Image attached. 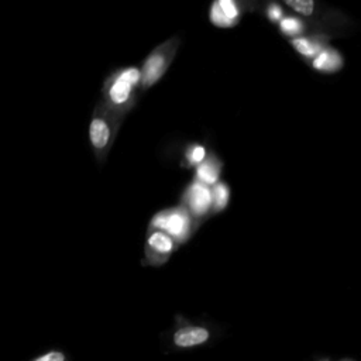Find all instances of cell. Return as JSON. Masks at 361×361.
Here are the masks:
<instances>
[{"label": "cell", "instance_id": "2e32d148", "mask_svg": "<svg viewBox=\"0 0 361 361\" xmlns=\"http://www.w3.org/2000/svg\"><path fill=\"white\" fill-rule=\"evenodd\" d=\"M206 158V148L203 145H193L188 152V161L192 165H199Z\"/></svg>", "mask_w": 361, "mask_h": 361}, {"label": "cell", "instance_id": "5bb4252c", "mask_svg": "<svg viewBox=\"0 0 361 361\" xmlns=\"http://www.w3.org/2000/svg\"><path fill=\"white\" fill-rule=\"evenodd\" d=\"M209 17H210V21L217 25V27H221V28H228V27H233L234 23H231L223 13L221 10L219 8L217 3L213 1L212 6H210V11H209Z\"/></svg>", "mask_w": 361, "mask_h": 361}, {"label": "cell", "instance_id": "277c9868", "mask_svg": "<svg viewBox=\"0 0 361 361\" xmlns=\"http://www.w3.org/2000/svg\"><path fill=\"white\" fill-rule=\"evenodd\" d=\"M186 203L189 213L193 216H204L212 209V190L207 185L195 180L186 192Z\"/></svg>", "mask_w": 361, "mask_h": 361}, {"label": "cell", "instance_id": "ba28073f", "mask_svg": "<svg viewBox=\"0 0 361 361\" xmlns=\"http://www.w3.org/2000/svg\"><path fill=\"white\" fill-rule=\"evenodd\" d=\"M343 58L341 55L331 48L322 49L314 58H313V66L314 69L320 72H336L341 68Z\"/></svg>", "mask_w": 361, "mask_h": 361}, {"label": "cell", "instance_id": "8992f818", "mask_svg": "<svg viewBox=\"0 0 361 361\" xmlns=\"http://www.w3.org/2000/svg\"><path fill=\"white\" fill-rule=\"evenodd\" d=\"M209 330L200 326H188L179 329L173 334V341L178 347L188 348V347H196L199 344H203L209 340Z\"/></svg>", "mask_w": 361, "mask_h": 361}, {"label": "cell", "instance_id": "ac0fdd59", "mask_svg": "<svg viewBox=\"0 0 361 361\" xmlns=\"http://www.w3.org/2000/svg\"><path fill=\"white\" fill-rule=\"evenodd\" d=\"M268 16H269V18H272V20H281V18H282V8H281L278 4H272V6L268 8Z\"/></svg>", "mask_w": 361, "mask_h": 361}, {"label": "cell", "instance_id": "6da1fadb", "mask_svg": "<svg viewBox=\"0 0 361 361\" xmlns=\"http://www.w3.org/2000/svg\"><path fill=\"white\" fill-rule=\"evenodd\" d=\"M190 216L183 207L168 209L154 216L151 227L166 233L175 240V243L185 241L190 234Z\"/></svg>", "mask_w": 361, "mask_h": 361}, {"label": "cell", "instance_id": "e0dca14e", "mask_svg": "<svg viewBox=\"0 0 361 361\" xmlns=\"http://www.w3.org/2000/svg\"><path fill=\"white\" fill-rule=\"evenodd\" d=\"M35 361H65V355L61 351H49L37 358Z\"/></svg>", "mask_w": 361, "mask_h": 361}, {"label": "cell", "instance_id": "5b68a950", "mask_svg": "<svg viewBox=\"0 0 361 361\" xmlns=\"http://www.w3.org/2000/svg\"><path fill=\"white\" fill-rule=\"evenodd\" d=\"M111 121L106 116H94L89 126V138L97 154L104 152L110 144L113 134Z\"/></svg>", "mask_w": 361, "mask_h": 361}, {"label": "cell", "instance_id": "8fae6325", "mask_svg": "<svg viewBox=\"0 0 361 361\" xmlns=\"http://www.w3.org/2000/svg\"><path fill=\"white\" fill-rule=\"evenodd\" d=\"M210 190H212V209L214 212L223 210L227 206L228 197H230L228 186L226 183L216 182Z\"/></svg>", "mask_w": 361, "mask_h": 361}, {"label": "cell", "instance_id": "9a60e30c", "mask_svg": "<svg viewBox=\"0 0 361 361\" xmlns=\"http://www.w3.org/2000/svg\"><path fill=\"white\" fill-rule=\"evenodd\" d=\"M292 10L302 16H312L314 10L313 0H283Z\"/></svg>", "mask_w": 361, "mask_h": 361}, {"label": "cell", "instance_id": "3957f363", "mask_svg": "<svg viewBox=\"0 0 361 361\" xmlns=\"http://www.w3.org/2000/svg\"><path fill=\"white\" fill-rule=\"evenodd\" d=\"M172 42H166L162 47L157 48L144 62L141 71V85L144 89L152 86L166 71L171 56L173 54Z\"/></svg>", "mask_w": 361, "mask_h": 361}, {"label": "cell", "instance_id": "4fadbf2b", "mask_svg": "<svg viewBox=\"0 0 361 361\" xmlns=\"http://www.w3.org/2000/svg\"><path fill=\"white\" fill-rule=\"evenodd\" d=\"M219 6V8L221 10V13L231 21V23H237L238 20V7H237V3L235 0H214Z\"/></svg>", "mask_w": 361, "mask_h": 361}, {"label": "cell", "instance_id": "7c38bea8", "mask_svg": "<svg viewBox=\"0 0 361 361\" xmlns=\"http://www.w3.org/2000/svg\"><path fill=\"white\" fill-rule=\"evenodd\" d=\"M279 27H281V31L288 34V35H296V34L303 31V23L296 17L281 18Z\"/></svg>", "mask_w": 361, "mask_h": 361}, {"label": "cell", "instance_id": "52a82bcc", "mask_svg": "<svg viewBox=\"0 0 361 361\" xmlns=\"http://www.w3.org/2000/svg\"><path fill=\"white\" fill-rule=\"evenodd\" d=\"M148 251L157 257L166 258L175 248V240L161 230H152L147 240Z\"/></svg>", "mask_w": 361, "mask_h": 361}, {"label": "cell", "instance_id": "7a4b0ae2", "mask_svg": "<svg viewBox=\"0 0 361 361\" xmlns=\"http://www.w3.org/2000/svg\"><path fill=\"white\" fill-rule=\"evenodd\" d=\"M141 82V71L130 66L116 73L107 87L109 104L114 109H121L131 99L134 89Z\"/></svg>", "mask_w": 361, "mask_h": 361}, {"label": "cell", "instance_id": "9c48e42d", "mask_svg": "<svg viewBox=\"0 0 361 361\" xmlns=\"http://www.w3.org/2000/svg\"><path fill=\"white\" fill-rule=\"evenodd\" d=\"M219 173H220V164L214 158L202 161L196 168L197 180L207 186H213L219 180Z\"/></svg>", "mask_w": 361, "mask_h": 361}, {"label": "cell", "instance_id": "30bf717a", "mask_svg": "<svg viewBox=\"0 0 361 361\" xmlns=\"http://www.w3.org/2000/svg\"><path fill=\"white\" fill-rule=\"evenodd\" d=\"M290 44L300 55L307 58H314L323 49L320 41H316L313 38H306V37H296L290 41Z\"/></svg>", "mask_w": 361, "mask_h": 361}]
</instances>
